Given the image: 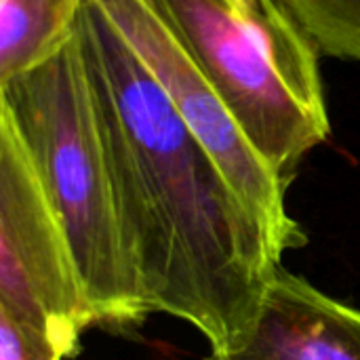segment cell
<instances>
[{
    "label": "cell",
    "mask_w": 360,
    "mask_h": 360,
    "mask_svg": "<svg viewBox=\"0 0 360 360\" xmlns=\"http://www.w3.org/2000/svg\"><path fill=\"white\" fill-rule=\"evenodd\" d=\"M207 360H360V308L278 264L253 327Z\"/></svg>",
    "instance_id": "obj_6"
},
{
    "label": "cell",
    "mask_w": 360,
    "mask_h": 360,
    "mask_svg": "<svg viewBox=\"0 0 360 360\" xmlns=\"http://www.w3.org/2000/svg\"><path fill=\"white\" fill-rule=\"evenodd\" d=\"M0 310L63 359L99 325L68 234L13 127L0 112Z\"/></svg>",
    "instance_id": "obj_4"
},
{
    "label": "cell",
    "mask_w": 360,
    "mask_h": 360,
    "mask_svg": "<svg viewBox=\"0 0 360 360\" xmlns=\"http://www.w3.org/2000/svg\"><path fill=\"white\" fill-rule=\"evenodd\" d=\"M129 49L167 93L228 186L264 224L281 251L306 245L302 226L287 211L289 184L262 158L243 129L146 0H95Z\"/></svg>",
    "instance_id": "obj_5"
},
{
    "label": "cell",
    "mask_w": 360,
    "mask_h": 360,
    "mask_svg": "<svg viewBox=\"0 0 360 360\" xmlns=\"http://www.w3.org/2000/svg\"><path fill=\"white\" fill-rule=\"evenodd\" d=\"M0 360H65L44 338L0 310Z\"/></svg>",
    "instance_id": "obj_9"
},
{
    "label": "cell",
    "mask_w": 360,
    "mask_h": 360,
    "mask_svg": "<svg viewBox=\"0 0 360 360\" xmlns=\"http://www.w3.org/2000/svg\"><path fill=\"white\" fill-rule=\"evenodd\" d=\"M78 38L148 308L228 350L253 327L283 255L95 0L82 4Z\"/></svg>",
    "instance_id": "obj_1"
},
{
    "label": "cell",
    "mask_w": 360,
    "mask_h": 360,
    "mask_svg": "<svg viewBox=\"0 0 360 360\" xmlns=\"http://www.w3.org/2000/svg\"><path fill=\"white\" fill-rule=\"evenodd\" d=\"M319 51L360 61V0H281Z\"/></svg>",
    "instance_id": "obj_8"
},
{
    "label": "cell",
    "mask_w": 360,
    "mask_h": 360,
    "mask_svg": "<svg viewBox=\"0 0 360 360\" xmlns=\"http://www.w3.org/2000/svg\"><path fill=\"white\" fill-rule=\"evenodd\" d=\"M0 112L59 215L99 325H141L152 312L122 243L78 27L59 55L0 86Z\"/></svg>",
    "instance_id": "obj_2"
},
{
    "label": "cell",
    "mask_w": 360,
    "mask_h": 360,
    "mask_svg": "<svg viewBox=\"0 0 360 360\" xmlns=\"http://www.w3.org/2000/svg\"><path fill=\"white\" fill-rule=\"evenodd\" d=\"M84 0H0V86L59 55Z\"/></svg>",
    "instance_id": "obj_7"
},
{
    "label": "cell",
    "mask_w": 360,
    "mask_h": 360,
    "mask_svg": "<svg viewBox=\"0 0 360 360\" xmlns=\"http://www.w3.org/2000/svg\"><path fill=\"white\" fill-rule=\"evenodd\" d=\"M287 184L331 124L319 46L281 0H146Z\"/></svg>",
    "instance_id": "obj_3"
}]
</instances>
